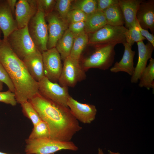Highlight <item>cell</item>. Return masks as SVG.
Listing matches in <instances>:
<instances>
[{"label":"cell","mask_w":154,"mask_h":154,"mask_svg":"<svg viewBox=\"0 0 154 154\" xmlns=\"http://www.w3.org/2000/svg\"><path fill=\"white\" fill-rule=\"evenodd\" d=\"M38 91L42 96L55 103L68 107L67 102L70 96L68 87L52 82L44 76L38 82Z\"/></svg>","instance_id":"9c48e42d"},{"label":"cell","mask_w":154,"mask_h":154,"mask_svg":"<svg viewBox=\"0 0 154 154\" xmlns=\"http://www.w3.org/2000/svg\"><path fill=\"white\" fill-rule=\"evenodd\" d=\"M142 0H118L125 21V27L128 29L136 25V15Z\"/></svg>","instance_id":"d6986e66"},{"label":"cell","mask_w":154,"mask_h":154,"mask_svg":"<svg viewBox=\"0 0 154 154\" xmlns=\"http://www.w3.org/2000/svg\"><path fill=\"white\" fill-rule=\"evenodd\" d=\"M85 23V32L88 34L96 32L107 24L103 12L98 11L88 15Z\"/></svg>","instance_id":"ffe728a7"},{"label":"cell","mask_w":154,"mask_h":154,"mask_svg":"<svg viewBox=\"0 0 154 154\" xmlns=\"http://www.w3.org/2000/svg\"><path fill=\"white\" fill-rule=\"evenodd\" d=\"M136 19L142 28L149 29L154 35V0H142L137 12Z\"/></svg>","instance_id":"5bb4252c"},{"label":"cell","mask_w":154,"mask_h":154,"mask_svg":"<svg viewBox=\"0 0 154 154\" xmlns=\"http://www.w3.org/2000/svg\"><path fill=\"white\" fill-rule=\"evenodd\" d=\"M118 2V0H97V11H103Z\"/></svg>","instance_id":"e575fe53"},{"label":"cell","mask_w":154,"mask_h":154,"mask_svg":"<svg viewBox=\"0 0 154 154\" xmlns=\"http://www.w3.org/2000/svg\"><path fill=\"white\" fill-rule=\"evenodd\" d=\"M139 86L148 89L154 88V59H150L149 64L143 70L139 79Z\"/></svg>","instance_id":"603a6c76"},{"label":"cell","mask_w":154,"mask_h":154,"mask_svg":"<svg viewBox=\"0 0 154 154\" xmlns=\"http://www.w3.org/2000/svg\"><path fill=\"white\" fill-rule=\"evenodd\" d=\"M138 47V57L131 81L132 83H136L139 80L143 70L147 66L149 59L151 58L154 47L149 42L145 44L143 41L137 42Z\"/></svg>","instance_id":"9a60e30c"},{"label":"cell","mask_w":154,"mask_h":154,"mask_svg":"<svg viewBox=\"0 0 154 154\" xmlns=\"http://www.w3.org/2000/svg\"><path fill=\"white\" fill-rule=\"evenodd\" d=\"M115 44L95 45L96 50L84 60L81 67L86 71L91 68L103 70L108 69L112 65L114 59Z\"/></svg>","instance_id":"277c9868"},{"label":"cell","mask_w":154,"mask_h":154,"mask_svg":"<svg viewBox=\"0 0 154 154\" xmlns=\"http://www.w3.org/2000/svg\"><path fill=\"white\" fill-rule=\"evenodd\" d=\"M127 30L123 26L107 24L96 32L88 34V43L94 45L123 44L126 42L125 35Z\"/></svg>","instance_id":"5b68a950"},{"label":"cell","mask_w":154,"mask_h":154,"mask_svg":"<svg viewBox=\"0 0 154 154\" xmlns=\"http://www.w3.org/2000/svg\"><path fill=\"white\" fill-rule=\"evenodd\" d=\"M136 25L139 28L141 35L145 39L146 38L154 47V35L150 33L147 30L142 28L140 26L139 23L136 20Z\"/></svg>","instance_id":"d590c367"},{"label":"cell","mask_w":154,"mask_h":154,"mask_svg":"<svg viewBox=\"0 0 154 154\" xmlns=\"http://www.w3.org/2000/svg\"><path fill=\"white\" fill-rule=\"evenodd\" d=\"M48 23L47 49L55 48L56 44L68 29V25L58 14L52 11L45 16Z\"/></svg>","instance_id":"8fae6325"},{"label":"cell","mask_w":154,"mask_h":154,"mask_svg":"<svg viewBox=\"0 0 154 154\" xmlns=\"http://www.w3.org/2000/svg\"><path fill=\"white\" fill-rule=\"evenodd\" d=\"M2 32L1 30V29H0V41L1 40V34L2 33Z\"/></svg>","instance_id":"60d3db41"},{"label":"cell","mask_w":154,"mask_h":154,"mask_svg":"<svg viewBox=\"0 0 154 154\" xmlns=\"http://www.w3.org/2000/svg\"><path fill=\"white\" fill-rule=\"evenodd\" d=\"M7 1L15 18L16 5L17 1V0H7Z\"/></svg>","instance_id":"8d00e7d4"},{"label":"cell","mask_w":154,"mask_h":154,"mask_svg":"<svg viewBox=\"0 0 154 154\" xmlns=\"http://www.w3.org/2000/svg\"><path fill=\"white\" fill-rule=\"evenodd\" d=\"M73 1L72 0H56L54 6L55 8L60 17L66 22L67 16L70 10L71 6Z\"/></svg>","instance_id":"f1b7e54d"},{"label":"cell","mask_w":154,"mask_h":154,"mask_svg":"<svg viewBox=\"0 0 154 154\" xmlns=\"http://www.w3.org/2000/svg\"><path fill=\"white\" fill-rule=\"evenodd\" d=\"M88 43V35L86 33L74 38L70 56L79 60L82 51Z\"/></svg>","instance_id":"cb8c5ba5"},{"label":"cell","mask_w":154,"mask_h":154,"mask_svg":"<svg viewBox=\"0 0 154 154\" xmlns=\"http://www.w3.org/2000/svg\"><path fill=\"white\" fill-rule=\"evenodd\" d=\"M5 40L22 60L28 55L38 50L29 35L27 26L15 30Z\"/></svg>","instance_id":"52a82bcc"},{"label":"cell","mask_w":154,"mask_h":154,"mask_svg":"<svg viewBox=\"0 0 154 154\" xmlns=\"http://www.w3.org/2000/svg\"><path fill=\"white\" fill-rule=\"evenodd\" d=\"M42 53L44 76L52 82L58 81L62 68L60 54L55 48Z\"/></svg>","instance_id":"30bf717a"},{"label":"cell","mask_w":154,"mask_h":154,"mask_svg":"<svg viewBox=\"0 0 154 154\" xmlns=\"http://www.w3.org/2000/svg\"><path fill=\"white\" fill-rule=\"evenodd\" d=\"M29 35L36 46L42 53L47 50V25L43 12L38 9L27 25Z\"/></svg>","instance_id":"8992f818"},{"label":"cell","mask_w":154,"mask_h":154,"mask_svg":"<svg viewBox=\"0 0 154 154\" xmlns=\"http://www.w3.org/2000/svg\"><path fill=\"white\" fill-rule=\"evenodd\" d=\"M0 81L6 84L9 90L14 93L15 88L13 83L6 70L0 62Z\"/></svg>","instance_id":"d6a6232c"},{"label":"cell","mask_w":154,"mask_h":154,"mask_svg":"<svg viewBox=\"0 0 154 154\" xmlns=\"http://www.w3.org/2000/svg\"><path fill=\"white\" fill-rule=\"evenodd\" d=\"M36 1L37 9L42 10L45 16L53 11L56 0H37Z\"/></svg>","instance_id":"4dcf8cb0"},{"label":"cell","mask_w":154,"mask_h":154,"mask_svg":"<svg viewBox=\"0 0 154 154\" xmlns=\"http://www.w3.org/2000/svg\"><path fill=\"white\" fill-rule=\"evenodd\" d=\"M74 39L73 34L68 29L57 42L55 48L63 60L70 56Z\"/></svg>","instance_id":"44dd1931"},{"label":"cell","mask_w":154,"mask_h":154,"mask_svg":"<svg viewBox=\"0 0 154 154\" xmlns=\"http://www.w3.org/2000/svg\"><path fill=\"white\" fill-rule=\"evenodd\" d=\"M0 154H19V153L9 154V153H6L0 151Z\"/></svg>","instance_id":"ab89813d"},{"label":"cell","mask_w":154,"mask_h":154,"mask_svg":"<svg viewBox=\"0 0 154 154\" xmlns=\"http://www.w3.org/2000/svg\"><path fill=\"white\" fill-rule=\"evenodd\" d=\"M103 12L107 24L113 26H122L125 24L123 16L118 2Z\"/></svg>","instance_id":"7402d4cb"},{"label":"cell","mask_w":154,"mask_h":154,"mask_svg":"<svg viewBox=\"0 0 154 154\" xmlns=\"http://www.w3.org/2000/svg\"><path fill=\"white\" fill-rule=\"evenodd\" d=\"M0 62L13 83L17 103L28 101L39 93L38 82L3 39L0 41Z\"/></svg>","instance_id":"7a4b0ae2"},{"label":"cell","mask_w":154,"mask_h":154,"mask_svg":"<svg viewBox=\"0 0 154 154\" xmlns=\"http://www.w3.org/2000/svg\"><path fill=\"white\" fill-rule=\"evenodd\" d=\"M20 104L23 114L31 121L33 126L42 120L36 110L29 101L23 102Z\"/></svg>","instance_id":"4316f807"},{"label":"cell","mask_w":154,"mask_h":154,"mask_svg":"<svg viewBox=\"0 0 154 154\" xmlns=\"http://www.w3.org/2000/svg\"><path fill=\"white\" fill-rule=\"evenodd\" d=\"M88 16L84 13L78 9L70 10L66 18V21L69 25L70 24L76 22L85 21Z\"/></svg>","instance_id":"f546056e"},{"label":"cell","mask_w":154,"mask_h":154,"mask_svg":"<svg viewBox=\"0 0 154 154\" xmlns=\"http://www.w3.org/2000/svg\"><path fill=\"white\" fill-rule=\"evenodd\" d=\"M26 154H52L63 149L76 151L78 147L72 141H61L50 138H28L25 141Z\"/></svg>","instance_id":"3957f363"},{"label":"cell","mask_w":154,"mask_h":154,"mask_svg":"<svg viewBox=\"0 0 154 154\" xmlns=\"http://www.w3.org/2000/svg\"><path fill=\"white\" fill-rule=\"evenodd\" d=\"M0 29L4 40L17 29L16 23L7 0H0Z\"/></svg>","instance_id":"2e32d148"},{"label":"cell","mask_w":154,"mask_h":154,"mask_svg":"<svg viewBox=\"0 0 154 154\" xmlns=\"http://www.w3.org/2000/svg\"><path fill=\"white\" fill-rule=\"evenodd\" d=\"M0 102L13 106H15L17 103L14 93L9 90L5 92H0Z\"/></svg>","instance_id":"1f68e13d"},{"label":"cell","mask_w":154,"mask_h":154,"mask_svg":"<svg viewBox=\"0 0 154 154\" xmlns=\"http://www.w3.org/2000/svg\"><path fill=\"white\" fill-rule=\"evenodd\" d=\"M29 73L38 82L44 76L42 53L39 50L31 53L22 60Z\"/></svg>","instance_id":"e0dca14e"},{"label":"cell","mask_w":154,"mask_h":154,"mask_svg":"<svg viewBox=\"0 0 154 154\" xmlns=\"http://www.w3.org/2000/svg\"><path fill=\"white\" fill-rule=\"evenodd\" d=\"M37 11L36 0H19L16 5L15 20L17 29L24 28Z\"/></svg>","instance_id":"4fadbf2b"},{"label":"cell","mask_w":154,"mask_h":154,"mask_svg":"<svg viewBox=\"0 0 154 154\" xmlns=\"http://www.w3.org/2000/svg\"><path fill=\"white\" fill-rule=\"evenodd\" d=\"M74 9L80 10L88 15L91 14L97 11V0H73L70 10Z\"/></svg>","instance_id":"d4e9b609"},{"label":"cell","mask_w":154,"mask_h":154,"mask_svg":"<svg viewBox=\"0 0 154 154\" xmlns=\"http://www.w3.org/2000/svg\"><path fill=\"white\" fill-rule=\"evenodd\" d=\"M86 77L85 71L80 64L79 60L70 56L64 60L61 73L58 81L60 85L73 87Z\"/></svg>","instance_id":"ba28073f"},{"label":"cell","mask_w":154,"mask_h":154,"mask_svg":"<svg viewBox=\"0 0 154 154\" xmlns=\"http://www.w3.org/2000/svg\"><path fill=\"white\" fill-rule=\"evenodd\" d=\"M67 106L75 118L83 123H90L95 118L97 110L94 105L81 103L70 96Z\"/></svg>","instance_id":"7c38bea8"},{"label":"cell","mask_w":154,"mask_h":154,"mask_svg":"<svg viewBox=\"0 0 154 154\" xmlns=\"http://www.w3.org/2000/svg\"><path fill=\"white\" fill-rule=\"evenodd\" d=\"M85 21L73 23L69 25L68 29L72 33L75 38L85 33Z\"/></svg>","instance_id":"836d02e7"},{"label":"cell","mask_w":154,"mask_h":154,"mask_svg":"<svg viewBox=\"0 0 154 154\" xmlns=\"http://www.w3.org/2000/svg\"><path fill=\"white\" fill-rule=\"evenodd\" d=\"M3 83L0 81V92L3 90Z\"/></svg>","instance_id":"f35d334b"},{"label":"cell","mask_w":154,"mask_h":154,"mask_svg":"<svg viewBox=\"0 0 154 154\" xmlns=\"http://www.w3.org/2000/svg\"><path fill=\"white\" fill-rule=\"evenodd\" d=\"M126 42L131 46L135 42L143 41L145 38L141 34L136 25L128 29L125 35Z\"/></svg>","instance_id":"83f0119b"},{"label":"cell","mask_w":154,"mask_h":154,"mask_svg":"<svg viewBox=\"0 0 154 154\" xmlns=\"http://www.w3.org/2000/svg\"><path fill=\"white\" fill-rule=\"evenodd\" d=\"M124 50L122 57L119 62H116L110 69L112 72H125L130 76L133 75L134 70L133 59L135 54L132 50V46L126 42L123 44Z\"/></svg>","instance_id":"ac0fdd59"},{"label":"cell","mask_w":154,"mask_h":154,"mask_svg":"<svg viewBox=\"0 0 154 154\" xmlns=\"http://www.w3.org/2000/svg\"><path fill=\"white\" fill-rule=\"evenodd\" d=\"M50 133L47 124L42 120L33 126L32 131L28 138L38 139L50 138Z\"/></svg>","instance_id":"484cf974"},{"label":"cell","mask_w":154,"mask_h":154,"mask_svg":"<svg viewBox=\"0 0 154 154\" xmlns=\"http://www.w3.org/2000/svg\"><path fill=\"white\" fill-rule=\"evenodd\" d=\"M98 154H104L102 150L100 148H98Z\"/></svg>","instance_id":"74e56055"},{"label":"cell","mask_w":154,"mask_h":154,"mask_svg":"<svg viewBox=\"0 0 154 154\" xmlns=\"http://www.w3.org/2000/svg\"><path fill=\"white\" fill-rule=\"evenodd\" d=\"M47 124L50 138L68 141L82 129L70 109L45 98L39 93L29 100Z\"/></svg>","instance_id":"6da1fadb"}]
</instances>
